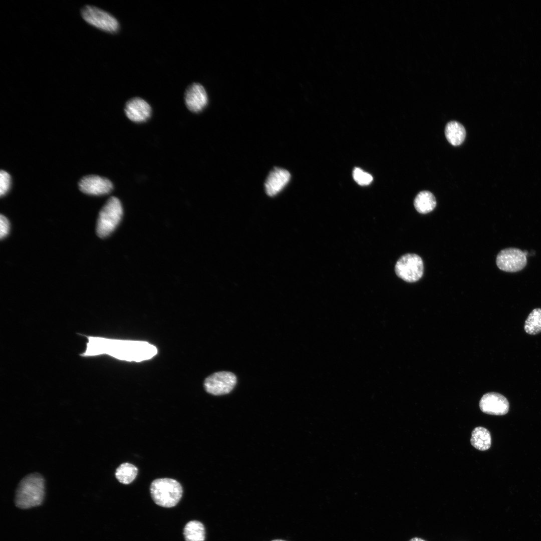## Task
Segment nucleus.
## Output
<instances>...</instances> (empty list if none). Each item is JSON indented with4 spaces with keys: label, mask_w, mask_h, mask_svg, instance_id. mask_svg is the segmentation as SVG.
Returning a JSON list of instances; mask_svg holds the SVG:
<instances>
[{
    "label": "nucleus",
    "mask_w": 541,
    "mask_h": 541,
    "mask_svg": "<svg viewBox=\"0 0 541 541\" xmlns=\"http://www.w3.org/2000/svg\"><path fill=\"white\" fill-rule=\"evenodd\" d=\"M157 353L156 347L147 342L108 339L105 354L119 360L141 362Z\"/></svg>",
    "instance_id": "1"
},
{
    "label": "nucleus",
    "mask_w": 541,
    "mask_h": 541,
    "mask_svg": "<svg viewBox=\"0 0 541 541\" xmlns=\"http://www.w3.org/2000/svg\"><path fill=\"white\" fill-rule=\"evenodd\" d=\"M45 494L44 479L37 473L24 477L17 488L15 503L21 508H29L40 505Z\"/></svg>",
    "instance_id": "2"
},
{
    "label": "nucleus",
    "mask_w": 541,
    "mask_h": 541,
    "mask_svg": "<svg viewBox=\"0 0 541 541\" xmlns=\"http://www.w3.org/2000/svg\"><path fill=\"white\" fill-rule=\"evenodd\" d=\"M150 491L154 502L166 508L175 506L180 500L183 493L180 483L169 478L154 480L151 483Z\"/></svg>",
    "instance_id": "3"
},
{
    "label": "nucleus",
    "mask_w": 541,
    "mask_h": 541,
    "mask_svg": "<svg viewBox=\"0 0 541 541\" xmlns=\"http://www.w3.org/2000/svg\"><path fill=\"white\" fill-rule=\"evenodd\" d=\"M123 215V207L119 199L110 197L100 210L97 222L96 232L101 238L110 234L119 224Z\"/></svg>",
    "instance_id": "4"
},
{
    "label": "nucleus",
    "mask_w": 541,
    "mask_h": 541,
    "mask_svg": "<svg viewBox=\"0 0 541 541\" xmlns=\"http://www.w3.org/2000/svg\"><path fill=\"white\" fill-rule=\"evenodd\" d=\"M395 271L397 276L409 283L415 282L422 276L424 271L422 258L414 253L405 254L397 260Z\"/></svg>",
    "instance_id": "5"
},
{
    "label": "nucleus",
    "mask_w": 541,
    "mask_h": 541,
    "mask_svg": "<svg viewBox=\"0 0 541 541\" xmlns=\"http://www.w3.org/2000/svg\"><path fill=\"white\" fill-rule=\"evenodd\" d=\"M83 19L89 24L106 32L113 33L118 31V21L109 13L97 7L86 6L81 10Z\"/></svg>",
    "instance_id": "6"
},
{
    "label": "nucleus",
    "mask_w": 541,
    "mask_h": 541,
    "mask_svg": "<svg viewBox=\"0 0 541 541\" xmlns=\"http://www.w3.org/2000/svg\"><path fill=\"white\" fill-rule=\"evenodd\" d=\"M527 253L519 248H507L501 250L497 254L496 263L501 270L506 272H516L522 270L527 263Z\"/></svg>",
    "instance_id": "7"
},
{
    "label": "nucleus",
    "mask_w": 541,
    "mask_h": 541,
    "mask_svg": "<svg viewBox=\"0 0 541 541\" xmlns=\"http://www.w3.org/2000/svg\"><path fill=\"white\" fill-rule=\"evenodd\" d=\"M236 383L235 375L230 372H216L206 378L204 386L207 392L213 395H222L230 392Z\"/></svg>",
    "instance_id": "8"
},
{
    "label": "nucleus",
    "mask_w": 541,
    "mask_h": 541,
    "mask_svg": "<svg viewBox=\"0 0 541 541\" xmlns=\"http://www.w3.org/2000/svg\"><path fill=\"white\" fill-rule=\"evenodd\" d=\"M479 407L486 414L503 415L508 412L509 405L507 399L503 395L496 392H489L482 397Z\"/></svg>",
    "instance_id": "9"
},
{
    "label": "nucleus",
    "mask_w": 541,
    "mask_h": 541,
    "mask_svg": "<svg viewBox=\"0 0 541 541\" xmlns=\"http://www.w3.org/2000/svg\"><path fill=\"white\" fill-rule=\"evenodd\" d=\"M81 191L87 194L100 195L109 193L113 189L112 183L107 178L91 175L83 177L79 183Z\"/></svg>",
    "instance_id": "10"
},
{
    "label": "nucleus",
    "mask_w": 541,
    "mask_h": 541,
    "mask_svg": "<svg viewBox=\"0 0 541 541\" xmlns=\"http://www.w3.org/2000/svg\"><path fill=\"white\" fill-rule=\"evenodd\" d=\"M185 103L187 108L193 112L201 111L208 103V96L202 85L193 83L185 91Z\"/></svg>",
    "instance_id": "11"
},
{
    "label": "nucleus",
    "mask_w": 541,
    "mask_h": 541,
    "mask_svg": "<svg viewBox=\"0 0 541 541\" xmlns=\"http://www.w3.org/2000/svg\"><path fill=\"white\" fill-rule=\"evenodd\" d=\"M126 116L133 122L140 123L146 121L151 116V108L144 99L139 97L128 100L125 106Z\"/></svg>",
    "instance_id": "12"
},
{
    "label": "nucleus",
    "mask_w": 541,
    "mask_h": 541,
    "mask_svg": "<svg viewBox=\"0 0 541 541\" xmlns=\"http://www.w3.org/2000/svg\"><path fill=\"white\" fill-rule=\"evenodd\" d=\"M290 178V173L287 170L280 168H274L265 182L267 195L272 196L280 192L289 182Z\"/></svg>",
    "instance_id": "13"
},
{
    "label": "nucleus",
    "mask_w": 541,
    "mask_h": 541,
    "mask_svg": "<svg viewBox=\"0 0 541 541\" xmlns=\"http://www.w3.org/2000/svg\"><path fill=\"white\" fill-rule=\"evenodd\" d=\"M88 341L82 357H94L105 354L108 338L96 336H87Z\"/></svg>",
    "instance_id": "14"
},
{
    "label": "nucleus",
    "mask_w": 541,
    "mask_h": 541,
    "mask_svg": "<svg viewBox=\"0 0 541 541\" xmlns=\"http://www.w3.org/2000/svg\"><path fill=\"white\" fill-rule=\"evenodd\" d=\"M445 134L448 141L453 146H458L464 141L466 131L462 124L453 121L447 123L445 127Z\"/></svg>",
    "instance_id": "15"
},
{
    "label": "nucleus",
    "mask_w": 541,
    "mask_h": 541,
    "mask_svg": "<svg viewBox=\"0 0 541 541\" xmlns=\"http://www.w3.org/2000/svg\"><path fill=\"white\" fill-rule=\"evenodd\" d=\"M436 201L434 195L428 191L420 192L414 201L416 210L419 213L425 214L432 211L435 207Z\"/></svg>",
    "instance_id": "16"
},
{
    "label": "nucleus",
    "mask_w": 541,
    "mask_h": 541,
    "mask_svg": "<svg viewBox=\"0 0 541 541\" xmlns=\"http://www.w3.org/2000/svg\"><path fill=\"white\" fill-rule=\"evenodd\" d=\"M470 442L472 445L479 450L488 449L491 444V437L489 431L483 427H476L472 432Z\"/></svg>",
    "instance_id": "17"
},
{
    "label": "nucleus",
    "mask_w": 541,
    "mask_h": 541,
    "mask_svg": "<svg viewBox=\"0 0 541 541\" xmlns=\"http://www.w3.org/2000/svg\"><path fill=\"white\" fill-rule=\"evenodd\" d=\"M183 534L186 541H204L205 528L201 522L191 520L186 524Z\"/></svg>",
    "instance_id": "18"
},
{
    "label": "nucleus",
    "mask_w": 541,
    "mask_h": 541,
    "mask_svg": "<svg viewBox=\"0 0 541 541\" xmlns=\"http://www.w3.org/2000/svg\"><path fill=\"white\" fill-rule=\"evenodd\" d=\"M137 473L138 469L135 466L125 462L120 465L116 469L115 476L120 483L128 484L135 479Z\"/></svg>",
    "instance_id": "19"
},
{
    "label": "nucleus",
    "mask_w": 541,
    "mask_h": 541,
    "mask_svg": "<svg viewBox=\"0 0 541 541\" xmlns=\"http://www.w3.org/2000/svg\"><path fill=\"white\" fill-rule=\"evenodd\" d=\"M524 329L529 335H534L541 332V309L535 308L526 319Z\"/></svg>",
    "instance_id": "20"
},
{
    "label": "nucleus",
    "mask_w": 541,
    "mask_h": 541,
    "mask_svg": "<svg viewBox=\"0 0 541 541\" xmlns=\"http://www.w3.org/2000/svg\"><path fill=\"white\" fill-rule=\"evenodd\" d=\"M353 176L355 181L361 185H367L373 180L372 176L359 168H355L353 172Z\"/></svg>",
    "instance_id": "21"
},
{
    "label": "nucleus",
    "mask_w": 541,
    "mask_h": 541,
    "mask_svg": "<svg viewBox=\"0 0 541 541\" xmlns=\"http://www.w3.org/2000/svg\"><path fill=\"white\" fill-rule=\"evenodd\" d=\"M11 185V176L5 170L0 172V195H5L10 189Z\"/></svg>",
    "instance_id": "22"
},
{
    "label": "nucleus",
    "mask_w": 541,
    "mask_h": 541,
    "mask_svg": "<svg viewBox=\"0 0 541 541\" xmlns=\"http://www.w3.org/2000/svg\"><path fill=\"white\" fill-rule=\"evenodd\" d=\"M10 223L8 219L3 215L0 216V237L3 239L7 236L10 230Z\"/></svg>",
    "instance_id": "23"
},
{
    "label": "nucleus",
    "mask_w": 541,
    "mask_h": 541,
    "mask_svg": "<svg viewBox=\"0 0 541 541\" xmlns=\"http://www.w3.org/2000/svg\"><path fill=\"white\" fill-rule=\"evenodd\" d=\"M409 541H425V540L422 539V538H421L415 537H413V538L410 539Z\"/></svg>",
    "instance_id": "24"
},
{
    "label": "nucleus",
    "mask_w": 541,
    "mask_h": 541,
    "mask_svg": "<svg viewBox=\"0 0 541 541\" xmlns=\"http://www.w3.org/2000/svg\"><path fill=\"white\" fill-rule=\"evenodd\" d=\"M272 541H285V540H282V539H275V540H273Z\"/></svg>",
    "instance_id": "25"
}]
</instances>
